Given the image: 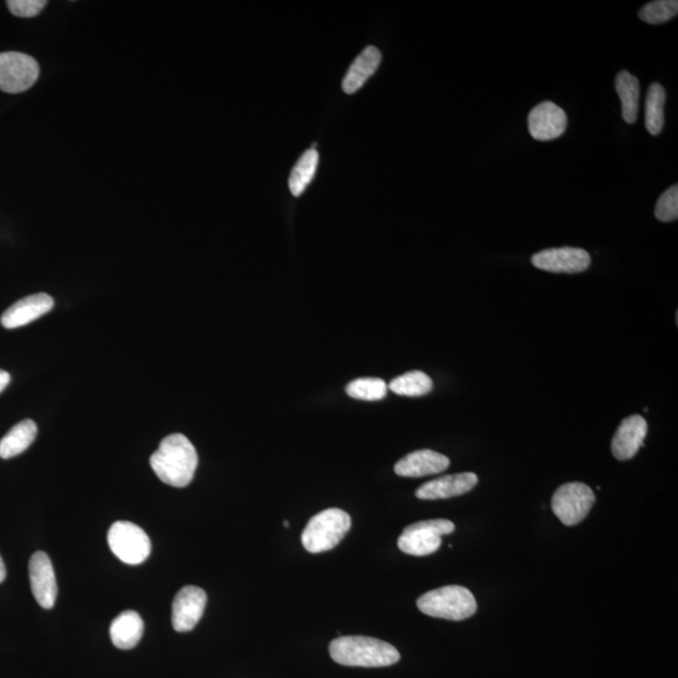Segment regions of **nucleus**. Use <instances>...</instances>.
I'll use <instances>...</instances> for the list:
<instances>
[{
  "label": "nucleus",
  "instance_id": "4468645a",
  "mask_svg": "<svg viewBox=\"0 0 678 678\" xmlns=\"http://www.w3.org/2000/svg\"><path fill=\"white\" fill-rule=\"evenodd\" d=\"M53 307V298L48 296V294H33V296L23 298L21 301L14 303L12 307H9L3 313L0 322L7 329L27 326V324L37 321L44 314L51 312Z\"/></svg>",
  "mask_w": 678,
  "mask_h": 678
},
{
  "label": "nucleus",
  "instance_id": "4be33fe9",
  "mask_svg": "<svg viewBox=\"0 0 678 678\" xmlns=\"http://www.w3.org/2000/svg\"><path fill=\"white\" fill-rule=\"evenodd\" d=\"M319 155L316 149H311L302 155L296 166L293 167L291 178H289V189L293 196H301L307 186L312 183L314 175L317 173Z\"/></svg>",
  "mask_w": 678,
  "mask_h": 678
},
{
  "label": "nucleus",
  "instance_id": "393cba45",
  "mask_svg": "<svg viewBox=\"0 0 678 678\" xmlns=\"http://www.w3.org/2000/svg\"><path fill=\"white\" fill-rule=\"evenodd\" d=\"M678 13L677 0H656L646 4L640 11L641 21L657 26V24L666 23L675 18Z\"/></svg>",
  "mask_w": 678,
  "mask_h": 678
},
{
  "label": "nucleus",
  "instance_id": "c85d7f7f",
  "mask_svg": "<svg viewBox=\"0 0 678 678\" xmlns=\"http://www.w3.org/2000/svg\"><path fill=\"white\" fill-rule=\"evenodd\" d=\"M7 577L6 564H4L2 557H0V583L4 582Z\"/></svg>",
  "mask_w": 678,
  "mask_h": 678
},
{
  "label": "nucleus",
  "instance_id": "412c9836",
  "mask_svg": "<svg viewBox=\"0 0 678 678\" xmlns=\"http://www.w3.org/2000/svg\"><path fill=\"white\" fill-rule=\"evenodd\" d=\"M666 91L660 83H652L646 98V129L652 136L661 134L665 125Z\"/></svg>",
  "mask_w": 678,
  "mask_h": 678
},
{
  "label": "nucleus",
  "instance_id": "a211bd4d",
  "mask_svg": "<svg viewBox=\"0 0 678 678\" xmlns=\"http://www.w3.org/2000/svg\"><path fill=\"white\" fill-rule=\"evenodd\" d=\"M382 61V54L376 47L368 46L352 63L348 70L345 80H343V91L352 95L362 88L368 78L375 75L378 66Z\"/></svg>",
  "mask_w": 678,
  "mask_h": 678
},
{
  "label": "nucleus",
  "instance_id": "6e6552de",
  "mask_svg": "<svg viewBox=\"0 0 678 678\" xmlns=\"http://www.w3.org/2000/svg\"><path fill=\"white\" fill-rule=\"evenodd\" d=\"M39 77V66L28 54L0 53V90L22 93L29 90Z\"/></svg>",
  "mask_w": 678,
  "mask_h": 678
},
{
  "label": "nucleus",
  "instance_id": "a878e982",
  "mask_svg": "<svg viewBox=\"0 0 678 678\" xmlns=\"http://www.w3.org/2000/svg\"><path fill=\"white\" fill-rule=\"evenodd\" d=\"M656 218L662 223H670L678 218V188L677 185L671 186L660 196L657 201Z\"/></svg>",
  "mask_w": 678,
  "mask_h": 678
},
{
  "label": "nucleus",
  "instance_id": "9d476101",
  "mask_svg": "<svg viewBox=\"0 0 678 678\" xmlns=\"http://www.w3.org/2000/svg\"><path fill=\"white\" fill-rule=\"evenodd\" d=\"M208 596L204 589L186 586L180 589L173 603V627L176 632L193 631L203 617Z\"/></svg>",
  "mask_w": 678,
  "mask_h": 678
},
{
  "label": "nucleus",
  "instance_id": "ddd939ff",
  "mask_svg": "<svg viewBox=\"0 0 678 678\" xmlns=\"http://www.w3.org/2000/svg\"><path fill=\"white\" fill-rule=\"evenodd\" d=\"M647 421L640 415H633L621 422L612 440V454L619 461L636 456L647 435Z\"/></svg>",
  "mask_w": 678,
  "mask_h": 678
},
{
  "label": "nucleus",
  "instance_id": "f03ea898",
  "mask_svg": "<svg viewBox=\"0 0 678 678\" xmlns=\"http://www.w3.org/2000/svg\"><path fill=\"white\" fill-rule=\"evenodd\" d=\"M329 653L334 662L350 667H387L401 658L390 643L365 636L336 638L329 645Z\"/></svg>",
  "mask_w": 678,
  "mask_h": 678
},
{
  "label": "nucleus",
  "instance_id": "dca6fc26",
  "mask_svg": "<svg viewBox=\"0 0 678 678\" xmlns=\"http://www.w3.org/2000/svg\"><path fill=\"white\" fill-rule=\"evenodd\" d=\"M450 466V459L432 450H417L406 455L395 465V473L402 478H422L440 474Z\"/></svg>",
  "mask_w": 678,
  "mask_h": 678
},
{
  "label": "nucleus",
  "instance_id": "5701e85b",
  "mask_svg": "<svg viewBox=\"0 0 678 678\" xmlns=\"http://www.w3.org/2000/svg\"><path fill=\"white\" fill-rule=\"evenodd\" d=\"M434 383L425 372L411 371L396 377L390 383V390L396 395L407 397L425 396L432 391Z\"/></svg>",
  "mask_w": 678,
  "mask_h": 678
},
{
  "label": "nucleus",
  "instance_id": "f3484780",
  "mask_svg": "<svg viewBox=\"0 0 678 678\" xmlns=\"http://www.w3.org/2000/svg\"><path fill=\"white\" fill-rule=\"evenodd\" d=\"M144 621L135 611H125L113 619L110 636L115 647L120 650H132L139 645L144 636Z\"/></svg>",
  "mask_w": 678,
  "mask_h": 678
},
{
  "label": "nucleus",
  "instance_id": "9b49d317",
  "mask_svg": "<svg viewBox=\"0 0 678 678\" xmlns=\"http://www.w3.org/2000/svg\"><path fill=\"white\" fill-rule=\"evenodd\" d=\"M29 579L32 593L39 606L51 609L56 603L58 587L51 559L44 552H36L29 560Z\"/></svg>",
  "mask_w": 678,
  "mask_h": 678
},
{
  "label": "nucleus",
  "instance_id": "f257e3e1",
  "mask_svg": "<svg viewBox=\"0 0 678 678\" xmlns=\"http://www.w3.org/2000/svg\"><path fill=\"white\" fill-rule=\"evenodd\" d=\"M198 452L185 435L165 437L150 458V465L162 483L174 488H185L194 479L198 469Z\"/></svg>",
  "mask_w": 678,
  "mask_h": 678
},
{
  "label": "nucleus",
  "instance_id": "423d86ee",
  "mask_svg": "<svg viewBox=\"0 0 678 678\" xmlns=\"http://www.w3.org/2000/svg\"><path fill=\"white\" fill-rule=\"evenodd\" d=\"M107 540L112 553L126 564H141L150 557L149 535L134 523L116 522L108 530Z\"/></svg>",
  "mask_w": 678,
  "mask_h": 678
},
{
  "label": "nucleus",
  "instance_id": "b1692460",
  "mask_svg": "<svg viewBox=\"0 0 678 678\" xmlns=\"http://www.w3.org/2000/svg\"><path fill=\"white\" fill-rule=\"evenodd\" d=\"M346 391L355 400L380 401L385 399L388 386L381 378H357L347 386Z\"/></svg>",
  "mask_w": 678,
  "mask_h": 678
},
{
  "label": "nucleus",
  "instance_id": "7ed1b4c3",
  "mask_svg": "<svg viewBox=\"0 0 678 678\" xmlns=\"http://www.w3.org/2000/svg\"><path fill=\"white\" fill-rule=\"evenodd\" d=\"M417 608L426 616L464 621L478 611V603L468 588L446 586L434 589L417 599Z\"/></svg>",
  "mask_w": 678,
  "mask_h": 678
},
{
  "label": "nucleus",
  "instance_id": "1a4fd4ad",
  "mask_svg": "<svg viewBox=\"0 0 678 678\" xmlns=\"http://www.w3.org/2000/svg\"><path fill=\"white\" fill-rule=\"evenodd\" d=\"M532 263L544 272L576 274L586 272L591 265V255L579 248H553L534 254Z\"/></svg>",
  "mask_w": 678,
  "mask_h": 678
},
{
  "label": "nucleus",
  "instance_id": "cd10ccee",
  "mask_svg": "<svg viewBox=\"0 0 678 678\" xmlns=\"http://www.w3.org/2000/svg\"><path fill=\"white\" fill-rule=\"evenodd\" d=\"M11 382V375L7 371L0 370V393H2Z\"/></svg>",
  "mask_w": 678,
  "mask_h": 678
},
{
  "label": "nucleus",
  "instance_id": "6ab92c4d",
  "mask_svg": "<svg viewBox=\"0 0 678 678\" xmlns=\"http://www.w3.org/2000/svg\"><path fill=\"white\" fill-rule=\"evenodd\" d=\"M37 425L32 420H23L9 430L0 440V458L12 459L23 454L36 440Z\"/></svg>",
  "mask_w": 678,
  "mask_h": 678
},
{
  "label": "nucleus",
  "instance_id": "20e7f679",
  "mask_svg": "<svg viewBox=\"0 0 678 678\" xmlns=\"http://www.w3.org/2000/svg\"><path fill=\"white\" fill-rule=\"evenodd\" d=\"M352 527L350 514L332 508L314 515L302 533V544L307 552L318 554L337 547Z\"/></svg>",
  "mask_w": 678,
  "mask_h": 678
},
{
  "label": "nucleus",
  "instance_id": "aec40b11",
  "mask_svg": "<svg viewBox=\"0 0 678 678\" xmlns=\"http://www.w3.org/2000/svg\"><path fill=\"white\" fill-rule=\"evenodd\" d=\"M616 91L622 102L623 120L628 125L635 124L640 110V81L630 72H619L616 78Z\"/></svg>",
  "mask_w": 678,
  "mask_h": 678
},
{
  "label": "nucleus",
  "instance_id": "2eb2a0df",
  "mask_svg": "<svg viewBox=\"0 0 678 678\" xmlns=\"http://www.w3.org/2000/svg\"><path fill=\"white\" fill-rule=\"evenodd\" d=\"M478 481V475L474 473L446 475L420 486L416 491V496L421 500L455 498V496L469 493L478 485Z\"/></svg>",
  "mask_w": 678,
  "mask_h": 678
},
{
  "label": "nucleus",
  "instance_id": "bb28decb",
  "mask_svg": "<svg viewBox=\"0 0 678 678\" xmlns=\"http://www.w3.org/2000/svg\"><path fill=\"white\" fill-rule=\"evenodd\" d=\"M7 6L16 17L32 18L43 11L47 2L44 0H9Z\"/></svg>",
  "mask_w": 678,
  "mask_h": 678
},
{
  "label": "nucleus",
  "instance_id": "39448f33",
  "mask_svg": "<svg viewBox=\"0 0 678 678\" xmlns=\"http://www.w3.org/2000/svg\"><path fill=\"white\" fill-rule=\"evenodd\" d=\"M455 532L454 523L446 519L424 520L405 528L400 535L399 548L405 554L425 557L440 549L442 537Z\"/></svg>",
  "mask_w": 678,
  "mask_h": 678
},
{
  "label": "nucleus",
  "instance_id": "0eeeda50",
  "mask_svg": "<svg viewBox=\"0 0 678 678\" xmlns=\"http://www.w3.org/2000/svg\"><path fill=\"white\" fill-rule=\"evenodd\" d=\"M596 503V495L588 485L568 483L560 486L552 498L553 513L567 527L582 523Z\"/></svg>",
  "mask_w": 678,
  "mask_h": 678
},
{
  "label": "nucleus",
  "instance_id": "c756f323",
  "mask_svg": "<svg viewBox=\"0 0 678 678\" xmlns=\"http://www.w3.org/2000/svg\"><path fill=\"white\" fill-rule=\"evenodd\" d=\"M283 525H284V527L288 528V527H289V525H291V524H289V523H288V520H284V523H283Z\"/></svg>",
  "mask_w": 678,
  "mask_h": 678
},
{
  "label": "nucleus",
  "instance_id": "f8f14e48",
  "mask_svg": "<svg viewBox=\"0 0 678 678\" xmlns=\"http://www.w3.org/2000/svg\"><path fill=\"white\" fill-rule=\"evenodd\" d=\"M568 119L565 112L553 102H542L529 113L530 135L538 141H550L563 136Z\"/></svg>",
  "mask_w": 678,
  "mask_h": 678
}]
</instances>
